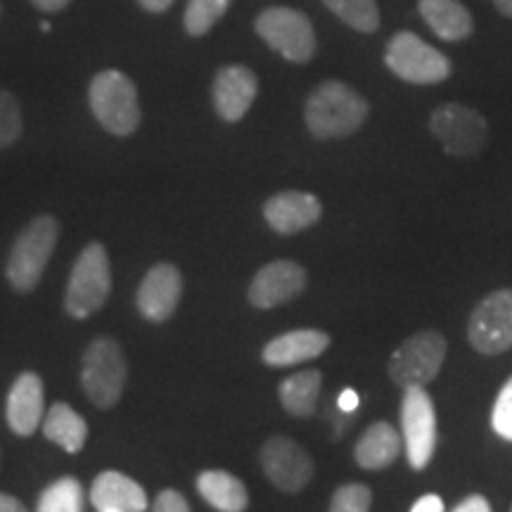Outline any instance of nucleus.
<instances>
[{"label": "nucleus", "mask_w": 512, "mask_h": 512, "mask_svg": "<svg viewBox=\"0 0 512 512\" xmlns=\"http://www.w3.org/2000/svg\"><path fill=\"white\" fill-rule=\"evenodd\" d=\"M384 62L399 79L418 86H432L451 76V62L437 48L427 46L420 36L401 31L389 41Z\"/></svg>", "instance_id": "7"}, {"label": "nucleus", "mask_w": 512, "mask_h": 512, "mask_svg": "<svg viewBox=\"0 0 512 512\" xmlns=\"http://www.w3.org/2000/svg\"><path fill=\"white\" fill-rule=\"evenodd\" d=\"M323 204L316 195L302 190H285L264 204V219L275 233L294 235L320 221Z\"/></svg>", "instance_id": "15"}, {"label": "nucleus", "mask_w": 512, "mask_h": 512, "mask_svg": "<svg viewBox=\"0 0 512 512\" xmlns=\"http://www.w3.org/2000/svg\"><path fill=\"white\" fill-rule=\"evenodd\" d=\"M197 491L219 512H245L249 505L247 486L223 470H207L197 477Z\"/></svg>", "instance_id": "22"}, {"label": "nucleus", "mask_w": 512, "mask_h": 512, "mask_svg": "<svg viewBox=\"0 0 512 512\" xmlns=\"http://www.w3.org/2000/svg\"><path fill=\"white\" fill-rule=\"evenodd\" d=\"M323 3L351 29L363 31V34H373L380 29V10L375 0H323Z\"/></svg>", "instance_id": "25"}, {"label": "nucleus", "mask_w": 512, "mask_h": 512, "mask_svg": "<svg viewBox=\"0 0 512 512\" xmlns=\"http://www.w3.org/2000/svg\"><path fill=\"white\" fill-rule=\"evenodd\" d=\"M31 3L43 12H60L62 8H67L69 0H31Z\"/></svg>", "instance_id": "36"}, {"label": "nucleus", "mask_w": 512, "mask_h": 512, "mask_svg": "<svg viewBox=\"0 0 512 512\" xmlns=\"http://www.w3.org/2000/svg\"><path fill=\"white\" fill-rule=\"evenodd\" d=\"M411 512H444V501L437 494H425L413 503Z\"/></svg>", "instance_id": "33"}, {"label": "nucleus", "mask_w": 512, "mask_h": 512, "mask_svg": "<svg viewBox=\"0 0 512 512\" xmlns=\"http://www.w3.org/2000/svg\"><path fill=\"white\" fill-rule=\"evenodd\" d=\"M88 102L100 126L114 136H131L140 126L138 91L126 74L114 69L100 72L88 88Z\"/></svg>", "instance_id": "5"}, {"label": "nucleus", "mask_w": 512, "mask_h": 512, "mask_svg": "<svg viewBox=\"0 0 512 512\" xmlns=\"http://www.w3.org/2000/svg\"><path fill=\"white\" fill-rule=\"evenodd\" d=\"M510 512H512V508H510Z\"/></svg>", "instance_id": "39"}, {"label": "nucleus", "mask_w": 512, "mask_h": 512, "mask_svg": "<svg viewBox=\"0 0 512 512\" xmlns=\"http://www.w3.org/2000/svg\"><path fill=\"white\" fill-rule=\"evenodd\" d=\"M491 427L498 437L512 441V377L496 396L494 411H491Z\"/></svg>", "instance_id": "30"}, {"label": "nucleus", "mask_w": 512, "mask_h": 512, "mask_svg": "<svg viewBox=\"0 0 512 512\" xmlns=\"http://www.w3.org/2000/svg\"><path fill=\"white\" fill-rule=\"evenodd\" d=\"M8 415L10 430L19 437H31L43 425L46 418V394H43V380L36 373H22L12 384L8 394Z\"/></svg>", "instance_id": "17"}, {"label": "nucleus", "mask_w": 512, "mask_h": 512, "mask_svg": "<svg viewBox=\"0 0 512 512\" xmlns=\"http://www.w3.org/2000/svg\"><path fill=\"white\" fill-rule=\"evenodd\" d=\"M83 486L76 477L57 479L38 498L36 512H81Z\"/></svg>", "instance_id": "26"}, {"label": "nucleus", "mask_w": 512, "mask_h": 512, "mask_svg": "<svg viewBox=\"0 0 512 512\" xmlns=\"http://www.w3.org/2000/svg\"><path fill=\"white\" fill-rule=\"evenodd\" d=\"M256 34L290 62L304 64L316 55V34L304 12L268 8L256 19Z\"/></svg>", "instance_id": "9"}, {"label": "nucleus", "mask_w": 512, "mask_h": 512, "mask_svg": "<svg viewBox=\"0 0 512 512\" xmlns=\"http://www.w3.org/2000/svg\"><path fill=\"white\" fill-rule=\"evenodd\" d=\"M401 437L389 422L377 420L363 432V437L358 439L354 458L363 470H384L399 458L401 451Z\"/></svg>", "instance_id": "20"}, {"label": "nucleus", "mask_w": 512, "mask_h": 512, "mask_svg": "<svg viewBox=\"0 0 512 512\" xmlns=\"http://www.w3.org/2000/svg\"><path fill=\"white\" fill-rule=\"evenodd\" d=\"M320 384H323L320 370H302V373H294L283 380L278 394L285 411L294 418H311L316 413Z\"/></svg>", "instance_id": "24"}, {"label": "nucleus", "mask_w": 512, "mask_h": 512, "mask_svg": "<svg viewBox=\"0 0 512 512\" xmlns=\"http://www.w3.org/2000/svg\"><path fill=\"white\" fill-rule=\"evenodd\" d=\"M494 5L498 8V12H501V15L512 19V0H494Z\"/></svg>", "instance_id": "38"}, {"label": "nucleus", "mask_w": 512, "mask_h": 512, "mask_svg": "<svg viewBox=\"0 0 512 512\" xmlns=\"http://www.w3.org/2000/svg\"><path fill=\"white\" fill-rule=\"evenodd\" d=\"M43 434L67 453H79L86 446L88 425L67 403H53L43 418Z\"/></svg>", "instance_id": "23"}, {"label": "nucleus", "mask_w": 512, "mask_h": 512, "mask_svg": "<svg viewBox=\"0 0 512 512\" xmlns=\"http://www.w3.org/2000/svg\"><path fill=\"white\" fill-rule=\"evenodd\" d=\"M57 235H60V226L53 216H38L17 235L10 249L8 268H5L10 285L17 292H29L41 283L43 271L55 252Z\"/></svg>", "instance_id": "2"}, {"label": "nucleus", "mask_w": 512, "mask_h": 512, "mask_svg": "<svg viewBox=\"0 0 512 512\" xmlns=\"http://www.w3.org/2000/svg\"><path fill=\"white\" fill-rule=\"evenodd\" d=\"M420 15L441 41H465L475 31L472 15L458 0H420Z\"/></svg>", "instance_id": "21"}, {"label": "nucleus", "mask_w": 512, "mask_h": 512, "mask_svg": "<svg viewBox=\"0 0 512 512\" xmlns=\"http://www.w3.org/2000/svg\"><path fill=\"white\" fill-rule=\"evenodd\" d=\"M373 491L366 484H344L332 494L328 512H370Z\"/></svg>", "instance_id": "28"}, {"label": "nucleus", "mask_w": 512, "mask_h": 512, "mask_svg": "<svg viewBox=\"0 0 512 512\" xmlns=\"http://www.w3.org/2000/svg\"><path fill=\"white\" fill-rule=\"evenodd\" d=\"M451 512H494V510H491L489 501H486L482 494H472L463 498V501H460Z\"/></svg>", "instance_id": "32"}, {"label": "nucleus", "mask_w": 512, "mask_h": 512, "mask_svg": "<svg viewBox=\"0 0 512 512\" xmlns=\"http://www.w3.org/2000/svg\"><path fill=\"white\" fill-rule=\"evenodd\" d=\"M112 290V268L107 249L100 242L83 247L69 278L64 309L74 318H88L102 309Z\"/></svg>", "instance_id": "4"}, {"label": "nucleus", "mask_w": 512, "mask_h": 512, "mask_svg": "<svg viewBox=\"0 0 512 512\" xmlns=\"http://www.w3.org/2000/svg\"><path fill=\"white\" fill-rule=\"evenodd\" d=\"M401 432L408 465L413 470H425L437 451V411L425 387L403 389Z\"/></svg>", "instance_id": "8"}, {"label": "nucleus", "mask_w": 512, "mask_h": 512, "mask_svg": "<svg viewBox=\"0 0 512 512\" xmlns=\"http://www.w3.org/2000/svg\"><path fill=\"white\" fill-rule=\"evenodd\" d=\"M430 131L453 157H475L489 140V124L472 107L446 102L430 117Z\"/></svg>", "instance_id": "10"}, {"label": "nucleus", "mask_w": 512, "mask_h": 512, "mask_svg": "<svg viewBox=\"0 0 512 512\" xmlns=\"http://www.w3.org/2000/svg\"><path fill=\"white\" fill-rule=\"evenodd\" d=\"M22 133V110L15 95L8 91H0V147H8L15 143Z\"/></svg>", "instance_id": "29"}, {"label": "nucleus", "mask_w": 512, "mask_h": 512, "mask_svg": "<svg viewBox=\"0 0 512 512\" xmlns=\"http://www.w3.org/2000/svg\"><path fill=\"white\" fill-rule=\"evenodd\" d=\"M183 294L181 271L171 264L152 266L140 283L138 309L152 323H164L174 316Z\"/></svg>", "instance_id": "14"}, {"label": "nucleus", "mask_w": 512, "mask_h": 512, "mask_svg": "<svg viewBox=\"0 0 512 512\" xmlns=\"http://www.w3.org/2000/svg\"><path fill=\"white\" fill-rule=\"evenodd\" d=\"M368 102L342 81L320 83L306 100L304 119L318 140L347 138L368 119Z\"/></svg>", "instance_id": "1"}, {"label": "nucleus", "mask_w": 512, "mask_h": 512, "mask_svg": "<svg viewBox=\"0 0 512 512\" xmlns=\"http://www.w3.org/2000/svg\"><path fill=\"white\" fill-rule=\"evenodd\" d=\"M126 356L112 337H98L83 351L81 384L83 392L98 408H114L126 387Z\"/></svg>", "instance_id": "3"}, {"label": "nucleus", "mask_w": 512, "mask_h": 512, "mask_svg": "<svg viewBox=\"0 0 512 512\" xmlns=\"http://www.w3.org/2000/svg\"><path fill=\"white\" fill-rule=\"evenodd\" d=\"M0 512H29L27 505H24L19 498L10 494H0Z\"/></svg>", "instance_id": "35"}, {"label": "nucleus", "mask_w": 512, "mask_h": 512, "mask_svg": "<svg viewBox=\"0 0 512 512\" xmlns=\"http://www.w3.org/2000/svg\"><path fill=\"white\" fill-rule=\"evenodd\" d=\"M91 503L98 512H145V489L121 472H102L91 486Z\"/></svg>", "instance_id": "19"}, {"label": "nucleus", "mask_w": 512, "mask_h": 512, "mask_svg": "<svg viewBox=\"0 0 512 512\" xmlns=\"http://www.w3.org/2000/svg\"><path fill=\"white\" fill-rule=\"evenodd\" d=\"M330 347V335L323 330H292L271 339L264 347V363L268 368H287L306 363L325 354Z\"/></svg>", "instance_id": "18"}, {"label": "nucleus", "mask_w": 512, "mask_h": 512, "mask_svg": "<svg viewBox=\"0 0 512 512\" xmlns=\"http://www.w3.org/2000/svg\"><path fill=\"white\" fill-rule=\"evenodd\" d=\"M306 271L294 261H273L254 275L249 285V304L256 309H275L304 292Z\"/></svg>", "instance_id": "13"}, {"label": "nucleus", "mask_w": 512, "mask_h": 512, "mask_svg": "<svg viewBox=\"0 0 512 512\" xmlns=\"http://www.w3.org/2000/svg\"><path fill=\"white\" fill-rule=\"evenodd\" d=\"M358 403H361V399H358V394L354 392V389H344L337 399V406L342 413H356Z\"/></svg>", "instance_id": "34"}, {"label": "nucleus", "mask_w": 512, "mask_h": 512, "mask_svg": "<svg viewBox=\"0 0 512 512\" xmlns=\"http://www.w3.org/2000/svg\"><path fill=\"white\" fill-rule=\"evenodd\" d=\"M152 512H190V505L176 489H164L152 503Z\"/></svg>", "instance_id": "31"}, {"label": "nucleus", "mask_w": 512, "mask_h": 512, "mask_svg": "<svg viewBox=\"0 0 512 512\" xmlns=\"http://www.w3.org/2000/svg\"><path fill=\"white\" fill-rule=\"evenodd\" d=\"M138 3L150 12H164L174 5V0H138Z\"/></svg>", "instance_id": "37"}, {"label": "nucleus", "mask_w": 512, "mask_h": 512, "mask_svg": "<svg viewBox=\"0 0 512 512\" xmlns=\"http://www.w3.org/2000/svg\"><path fill=\"white\" fill-rule=\"evenodd\" d=\"M448 344L441 332L422 330L415 332L396 347L389 358V377L396 387H425L439 375L446 361Z\"/></svg>", "instance_id": "6"}, {"label": "nucleus", "mask_w": 512, "mask_h": 512, "mask_svg": "<svg viewBox=\"0 0 512 512\" xmlns=\"http://www.w3.org/2000/svg\"><path fill=\"white\" fill-rule=\"evenodd\" d=\"M467 339L484 356H498L512 349V287L484 297L467 320Z\"/></svg>", "instance_id": "11"}, {"label": "nucleus", "mask_w": 512, "mask_h": 512, "mask_svg": "<svg viewBox=\"0 0 512 512\" xmlns=\"http://www.w3.org/2000/svg\"><path fill=\"white\" fill-rule=\"evenodd\" d=\"M259 93V81H256L254 72L242 64H233V67H223L214 79V107L216 114L228 124L240 121L252 107Z\"/></svg>", "instance_id": "16"}, {"label": "nucleus", "mask_w": 512, "mask_h": 512, "mask_svg": "<svg viewBox=\"0 0 512 512\" xmlns=\"http://www.w3.org/2000/svg\"><path fill=\"white\" fill-rule=\"evenodd\" d=\"M233 0H188L185 8V31L190 36H204L226 15Z\"/></svg>", "instance_id": "27"}, {"label": "nucleus", "mask_w": 512, "mask_h": 512, "mask_svg": "<svg viewBox=\"0 0 512 512\" xmlns=\"http://www.w3.org/2000/svg\"><path fill=\"white\" fill-rule=\"evenodd\" d=\"M261 467L273 486L285 494H297L311 484L316 463L302 444L290 437H271L261 448Z\"/></svg>", "instance_id": "12"}]
</instances>
